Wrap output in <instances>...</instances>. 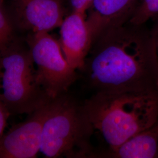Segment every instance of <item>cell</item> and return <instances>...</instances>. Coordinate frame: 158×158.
<instances>
[{
    "instance_id": "cell-1",
    "label": "cell",
    "mask_w": 158,
    "mask_h": 158,
    "mask_svg": "<svg viewBox=\"0 0 158 158\" xmlns=\"http://www.w3.org/2000/svg\"><path fill=\"white\" fill-rule=\"evenodd\" d=\"M82 72L98 91L158 90V52L151 30L129 21L93 42Z\"/></svg>"
},
{
    "instance_id": "cell-2",
    "label": "cell",
    "mask_w": 158,
    "mask_h": 158,
    "mask_svg": "<svg viewBox=\"0 0 158 158\" xmlns=\"http://www.w3.org/2000/svg\"><path fill=\"white\" fill-rule=\"evenodd\" d=\"M94 130L113 149L158 120V90L98 91L83 102Z\"/></svg>"
},
{
    "instance_id": "cell-3",
    "label": "cell",
    "mask_w": 158,
    "mask_h": 158,
    "mask_svg": "<svg viewBox=\"0 0 158 158\" xmlns=\"http://www.w3.org/2000/svg\"><path fill=\"white\" fill-rule=\"evenodd\" d=\"M94 131L83 103L66 93L51 100L40 152L46 158H90Z\"/></svg>"
},
{
    "instance_id": "cell-4",
    "label": "cell",
    "mask_w": 158,
    "mask_h": 158,
    "mask_svg": "<svg viewBox=\"0 0 158 158\" xmlns=\"http://www.w3.org/2000/svg\"><path fill=\"white\" fill-rule=\"evenodd\" d=\"M51 100L38 82L29 48L15 39L0 54V102L15 115L31 114Z\"/></svg>"
},
{
    "instance_id": "cell-5",
    "label": "cell",
    "mask_w": 158,
    "mask_h": 158,
    "mask_svg": "<svg viewBox=\"0 0 158 158\" xmlns=\"http://www.w3.org/2000/svg\"><path fill=\"white\" fill-rule=\"evenodd\" d=\"M27 43L36 68V78L51 99L67 93L78 78L63 55L59 40L49 32H31Z\"/></svg>"
},
{
    "instance_id": "cell-6",
    "label": "cell",
    "mask_w": 158,
    "mask_h": 158,
    "mask_svg": "<svg viewBox=\"0 0 158 158\" xmlns=\"http://www.w3.org/2000/svg\"><path fill=\"white\" fill-rule=\"evenodd\" d=\"M51 100L31 114L27 120L14 126L4 134L0 140V158L36 156L40 152L43 126L49 111Z\"/></svg>"
},
{
    "instance_id": "cell-7",
    "label": "cell",
    "mask_w": 158,
    "mask_h": 158,
    "mask_svg": "<svg viewBox=\"0 0 158 158\" xmlns=\"http://www.w3.org/2000/svg\"><path fill=\"white\" fill-rule=\"evenodd\" d=\"M12 14L14 24L19 29L50 32L62 23L63 0H12Z\"/></svg>"
},
{
    "instance_id": "cell-8",
    "label": "cell",
    "mask_w": 158,
    "mask_h": 158,
    "mask_svg": "<svg viewBox=\"0 0 158 158\" xmlns=\"http://www.w3.org/2000/svg\"><path fill=\"white\" fill-rule=\"evenodd\" d=\"M59 28V42L63 55L72 67L81 72L93 44L86 12L72 11L64 18Z\"/></svg>"
},
{
    "instance_id": "cell-9",
    "label": "cell",
    "mask_w": 158,
    "mask_h": 158,
    "mask_svg": "<svg viewBox=\"0 0 158 158\" xmlns=\"http://www.w3.org/2000/svg\"><path fill=\"white\" fill-rule=\"evenodd\" d=\"M137 5V0H93L86 20L93 42L101 34L128 23Z\"/></svg>"
},
{
    "instance_id": "cell-10",
    "label": "cell",
    "mask_w": 158,
    "mask_h": 158,
    "mask_svg": "<svg viewBox=\"0 0 158 158\" xmlns=\"http://www.w3.org/2000/svg\"><path fill=\"white\" fill-rule=\"evenodd\" d=\"M90 158H158V120L148 130L133 136L118 147L95 151Z\"/></svg>"
},
{
    "instance_id": "cell-11",
    "label": "cell",
    "mask_w": 158,
    "mask_h": 158,
    "mask_svg": "<svg viewBox=\"0 0 158 158\" xmlns=\"http://www.w3.org/2000/svg\"><path fill=\"white\" fill-rule=\"evenodd\" d=\"M158 15V0H140L129 22L134 25H142Z\"/></svg>"
},
{
    "instance_id": "cell-12",
    "label": "cell",
    "mask_w": 158,
    "mask_h": 158,
    "mask_svg": "<svg viewBox=\"0 0 158 158\" xmlns=\"http://www.w3.org/2000/svg\"><path fill=\"white\" fill-rule=\"evenodd\" d=\"M15 40L14 35L13 24L0 4V54Z\"/></svg>"
},
{
    "instance_id": "cell-13",
    "label": "cell",
    "mask_w": 158,
    "mask_h": 158,
    "mask_svg": "<svg viewBox=\"0 0 158 158\" xmlns=\"http://www.w3.org/2000/svg\"><path fill=\"white\" fill-rule=\"evenodd\" d=\"M93 0H69L72 11L86 12Z\"/></svg>"
},
{
    "instance_id": "cell-14",
    "label": "cell",
    "mask_w": 158,
    "mask_h": 158,
    "mask_svg": "<svg viewBox=\"0 0 158 158\" xmlns=\"http://www.w3.org/2000/svg\"><path fill=\"white\" fill-rule=\"evenodd\" d=\"M10 115V114L0 102V140L4 135V131L6 124V120Z\"/></svg>"
},
{
    "instance_id": "cell-15",
    "label": "cell",
    "mask_w": 158,
    "mask_h": 158,
    "mask_svg": "<svg viewBox=\"0 0 158 158\" xmlns=\"http://www.w3.org/2000/svg\"><path fill=\"white\" fill-rule=\"evenodd\" d=\"M157 17V20L156 22L155 23L153 28L151 30L155 42V44L156 46V48L158 50V15L156 16Z\"/></svg>"
},
{
    "instance_id": "cell-16",
    "label": "cell",
    "mask_w": 158,
    "mask_h": 158,
    "mask_svg": "<svg viewBox=\"0 0 158 158\" xmlns=\"http://www.w3.org/2000/svg\"><path fill=\"white\" fill-rule=\"evenodd\" d=\"M4 0H0V4H3Z\"/></svg>"
}]
</instances>
